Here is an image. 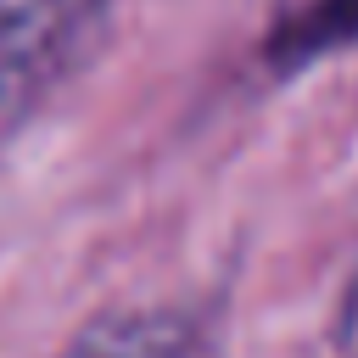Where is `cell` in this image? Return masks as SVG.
I'll use <instances>...</instances> for the list:
<instances>
[{
  "instance_id": "6da1fadb",
  "label": "cell",
  "mask_w": 358,
  "mask_h": 358,
  "mask_svg": "<svg viewBox=\"0 0 358 358\" xmlns=\"http://www.w3.org/2000/svg\"><path fill=\"white\" fill-rule=\"evenodd\" d=\"M112 0H0V134L22 123L95 39Z\"/></svg>"
},
{
  "instance_id": "7a4b0ae2",
  "label": "cell",
  "mask_w": 358,
  "mask_h": 358,
  "mask_svg": "<svg viewBox=\"0 0 358 358\" xmlns=\"http://www.w3.org/2000/svg\"><path fill=\"white\" fill-rule=\"evenodd\" d=\"M196 352V324L179 308H112L95 313L62 358H190Z\"/></svg>"
},
{
  "instance_id": "277c9868",
  "label": "cell",
  "mask_w": 358,
  "mask_h": 358,
  "mask_svg": "<svg viewBox=\"0 0 358 358\" xmlns=\"http://www.w3.org/2000/svg\"><path fill=\"white\" fill-rule=\"evenodd\" d=\"M347 358H358V347H352V352H347Z\"/></svg>"
},
{
  "instance_id": "3957f363",
  "label": "cell",
  "mask_w": 358,
  "mask_h": 358,
  "mask_svg": "<svg viewBox=\"0 0 358 358\" xmlns=\"http://www.w3.org/2000/svg\"><path fill=\"white\" fill-rule=\"evenodd\" d=\"M347 39H358V0H308V11H296L285 28H274L268 62L274 67H302L324 50H341Z\"/></svg>"
}]
</instances>
